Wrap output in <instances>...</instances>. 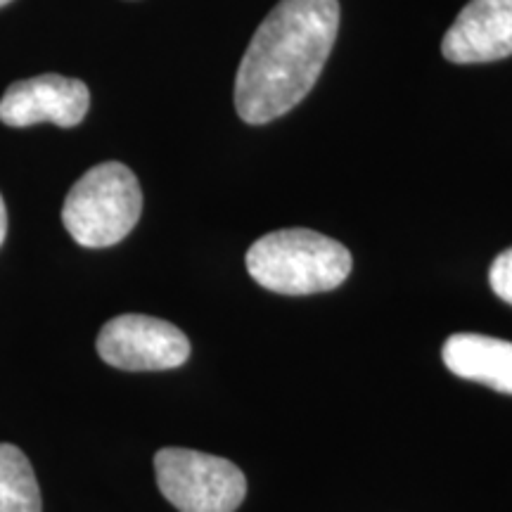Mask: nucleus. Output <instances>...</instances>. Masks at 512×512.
<instances>
[{"label": "nucleus", "mask_w": 512, "mask_h": 512, "mask_svg": "<svg viewBox=\"0 0 512 512\" xmlns=\"http://www.w3.org/2000/svg\"><path fill=\"white\" fill-rule=\"evenodd\" d=\"M91 107L88 86L60 74H41L12 83L0 98V121L12 128L57 124L74 128L86 119Z\"/></svg>", "instance_id": "6"}, {"label": "nucleus", "mask_w": 512, "mask_h": 512, "mask_svg": "<svg viewBox=\"0 0 512 512\" xmlns=\"http://www.w3.org/2000/svg\"><path fill=\"white\" fill-rule=\"evenodd\" d=\"M5 235H8V209H5L3 195H0V245L5 242Z\"/></svg>", "instance_id": "11"}, {"label": "nucleus", "mask_w": 512, "mask_h": 512, "mask_svg": "<svg viewBox=\"0 0 512 512\" xmlns=\"http://www.w3.org/2000/svg\"><path fill=\"white\" fill-rule=\"evenodd\" d=\"M489 283L491 290L496 292V297H501L505 304L512 306V247L496 256L489 271Z\"/></svg>", "instance_id": "10"}, {"label": "nucleus", "mask_w": 512, "mask_h": 512, "mask_svg": "<svg viewBox=\"0 0 512 512\" xmlns=\"http://www.w3.org/2000/svg\"><path fill=\"white\" fill-rule=\"evenodd\" d=\"M247 271L266 290L290 297L335 290L349 278L351 252L309 228L268 233L249 247Z\"/></svg>", "instance_id": "2"}, {"label": "nucleus", "mask_w": 512, "mask_h": 512, "mask_svg": "<svg viewBox=\"0 0 512 512\" xmlns=\"http://www.w3.org/2000/svg\"><path fill=\"white\" fill-rule=\"evenodd\" d=\"M339 0H280L259 24L235 79V110L252 126L302 102L332 53Z\"/></svg>", "instance_id": "1"}, {"label": "nucleus", "mask_w": 512, "mask_h": 512, "mask_svg": "<svg viewBox=\"0 0 512 512\" xmlns=\"http://www.w3.org/2000/svg\"><path fill=\"white\" fill-rule=\"evenodd\" d=\"M41 489L29 458L12 444H0V512H41Z\"/></svg>", "instance_id": "9"}, {"label": "nucleus", "mask_w": 512, "mask_h": 512, "mask_svg": "<svg viewBox=\"0 0 512 512\" xmlns=\"http://www.w3.org/2000/svg\"><path fill=\"white\" fill-rule=\"evenodd\" d=\"M8 3H12V0H0V8H5Z\"/></svg>", "instance_id": "12"}, {"label": "nucleus", "mask_w": 512, "mask_h": 512, "mask_svg": "<svg viewBox=\"0 0 512 512\" xmlns=\"http://www.w3.org/2000/svg\"><path fill=\"white\" fill-rule=\"evenodd\" d=\"M98 354L107 366L128 373H150L183 366L190 356V339L162 318L126 313L107 320L98 335Z\"/></svg>", "instance_id": "5"}, {"label": "nucleus", "mask_w": 512, "mask_h": 512, "mask_svg": "<svg viewBox=\"0 0 512 512\" xmlns=\"http://www.w3.org/2000/svg\"><path fill=\"white\" fill-rule=\"evenodd\" d=\"M157 486L178 512H235L247 479L235 463L190 448H162L155 456Z\"/></svg>", "instance_id": "4"}, {"label": "nucleus", "mask_w": 512, "mask_h": 512, "mask_svg": "<svg viewBox=\"0 0 512 512\" xmlns=\"http://www.w3.org/2000/svg\"><path fill=\"white\" fill-rule=\"evenodd\" d=\"M456 64L496 62L512 55V0H470L441 41Z\"/></svg>", "instance_id": "7"}, {"label": "nucleus", "mask_w": 512, "mask_h": 512, "mask_svg": "<svg viewBox=\"0 0 512 512\" xmlns=\"http://www.w3.org/2000/svg\"><path fill=\"white\" fill-rule=\"evenodd\" d=\"M441 358L453 375L512 396V342L458 332L444 342Z\"/></svg>", "instance_id": "8"}, {"label": "nucleus", "mask_w": 512, "mask_h": 512, "mask_svg": "<svg viewBox=\"0 0 512 512\" xmlns=\"http://www.w3.org/2000/svg\"><path fill=\"white\" fill-rule=\"evenodd\" d=\"M143 214V190L126 164L93 166L72 185L62 207V223L76 245L102 249L117 245Z\"/></svg>", "instance_id": "3"}]
</instances>
